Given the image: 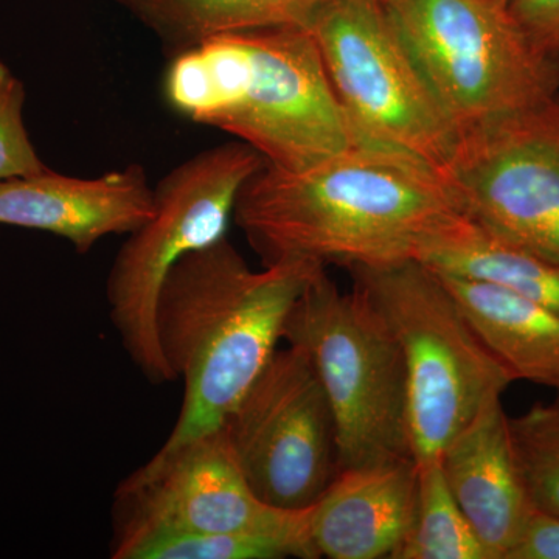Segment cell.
<instances>
[{"label": "cell", "instance_id": "cell-14", "mask_svg": "<svg viewBox=\"0 0 559 559\" xmlns=\"http://www.w3.org/2000/svg\"><path fill=\"white\" fill-rule=\"evenodd\" d=\"M418 491L415 460L342 469L311 507L319 557L392 559L406 538Z\"/></svg>", "mask_w": 559, "mask_h": 559}, {"label": "cell", "instance_id": "cell-18", "mask_svg": "<svg viewBox=\"0 0 559 559\" xmlns=\"http://www.w3.org/2000/svg\"><path fill=\"white\" fill-rule=\"evenodd\" d=\"M114 559L301 558L299 546L266 533L187 532L150 525L117 527Z\"/></svg>", "mask_w": 559, "mask_h": 559}, {"label": "cell", "instance_id": "cell-16", "mask_svg": "<svg viewBox=\"0 0 559 559\" xmlns=\"http://www.w3.org/2000/svg\"><path fill=\"white\" fill-rule=\"evenodd\" d=\"M418 261L440 274L499 286L559 312V267L465 213L426 242Z\"/></svg>", "mask_w": 559, "mask_h": 559}, {"label": "cell", "instance_id": "cell-23", "mask_svg": "<svg viewBox=\"0 0 559 559\" xmlns=\"http://www.w3.org/2000/svg\"><path fill=\"white\" fill-rule=\"evenodd\" d=\"M506 559H559V518L533 509Z\"/></svg>", "mask_w": 559, "mask_h": 559}, {"label": "cell", "instance_id": "cell-21", "mask_svg": "<svg viewBox=\"0 0 559 559\" xmlns=\"http://www.w3.org/2000/svg\"><path fill=\"white\" fill-rule=\"evenodd\" d=\"M22 81L0 61V182L46 171L24 123Z\"/></svg>", "mask_w": 559, "mask_h": 559}, {"label": "cell", "instance_id": "cell-17", "mask_svg": "<svg viewBox=\"0 0 559 559\" xmlns=\"http://www.w3.org/2000/svg\"><path fill=\"white\" fill-rule=\"evenodd\" d=\"M160 40L167 58L224 33L307 28L330 0H114Z\"/></svg>", "mask_w": 559, "mask_h": 559}, {"label": "cell", "instance_id": "cell-15", "mask_svg": "<svg viewBox=\"0 0 559 559\" xmlns=\"http://www.w3.org/2000/svg\"><path fill=\"white\" fill-rule=\"evenodd\" d=\"M437 274L514 380L558 388L559 312L499 286Z\"/></svg>", "mask_w": 559, "mask_h": 559}, {"label": "cell", "instance_id": "cell-3", "mask_svg": "<svg viewBox=\"0 0 559 559\" xmlns=\"http://www.w3.org/2000/svg\"><path fill=\"white\" fill-rule=\"evenodd\" d=\"M162 97L173 112L227 132L282 170H304L364 142L307 28L205 39L168 58Z\"/></svg>", "mask_w": 559, "mask_h": 559}, {"label": "cell", "instance_id": "cell-4", "mask_svg": "<svg viewBox=\"0 0 559 559\" xmlns=\"http://www.w3.org/2000/svg\"><path fill=\"white\" fill-rule=\"evenodd\" d=\"M349 274L403 352L415 463L437 462L481 406L516 380L480 340L443 278L421 261Z\"/></svg>", "mask_w": 559, "mask_h": 559}, {"label": "cell", "instance_id": "cell-19", "mask_svg": "<svg viewBox=\"0 0 559 559\" xmlns=\"http://www.w3.org/2000/svg\"><path fill=\"white\" fill-rule=\"evenodd\" d=\"M392 559H488L448 487L440 460L418 466L414 520Z\"/></svg>", "mask_w": 559, "mask_h": 559}, {"label": "cell", "instance_id": "cell-7", "mask_svg": "<svg viewBox=\"0 0 559 559\" xmlns=\"http://www.w3.org/2000/svg\"><path fill=\"white\" fill-rule=\"evenodd\" d=\"M457 134L559 97V60L499 0H381Z\"/></svg>", "mask_w": 559, "mask_h": 559}, {"label": "cell", "instance_id": "cell-12", "mask_svg": "<svg viewBox=\"0 0 559 559\" xmlns=\"http://www.w3.org/2000/svg\"><path fill=\"white\" fill-rule=\"evenodd\" d=\"M154 212L153 187L139 164L97 178L46 171L0 182V224L64 238L79 253L109 235H130Z\"/></svg>", "mask_w": 559, "mask_h": 559}, {"label": "cell", "instance_id": "cell-6", "mask_svg": "<svg viewBox=\"0 0 559 559\" xmlns=\"http://www.w3.org/2000/svg\"><path fill=\"white\" fill-rule=\"evenodd\" d=\"M264 165L240 140L176 165L153 187L151 218L117 252L106 280L109 319L132 364L153 384L175 381L156 334L165 278L183 257L226 238L238 193Z\"/></svg>", "mask_w": 559, "mask_h": 559}, {"label": "cell", "instance_id": "cell-22", "mask_svg": "<svg viewBox=\"0 0 559 559\" xmlns=\"http://www.w3.org/2000/svg\"><path fill=\"white\" fill-rule=\"evenodd\" d=\"M507 9L536 49L559 60V0H509Z\"/></svg>", "mask_w": 559, "mask_h": 559}, {"label": "cell", "instance_id": "cell-10", "mask_svg": "<svg viewBox=\"0 0 559 559\" xmlns=\"http://www.w3.org/2000/svg\"><path fill=\"white\" fill-rule=\"evenodd\" d=\"M221 428L249 487L274 509H311L340 474L333 411L300 349H275Z\"/></svg>", "mask_w": 559, "mask_h": 559}, {"label": "cell", "instance_id": "cell-8", "mask_svg": "<svg viewBox=\"0 0 559 559\" xmlns=\"http://www.w3.org/2000/svg\"><path fill=\"white\" fill-rule=\"evenodd\" d=\"M307 31L353 130L441 170L459 134L381 0H330Z\"/></svg>", "mask_w": 559, "mask_h": 559}, {"label": "cell", "instance_id": "cell-5", "mask_svg": "<svg viewBox=\"0 0 559 559\" xmlns=\"http://www.w3.org/2000/svg\"><path fill=\"white\" fill-rule=\"evenodd\" d=\"M282 340L300 349L333 411L340 471L414 460L403 352L362 290L320 270L290 308Z\"/></svg>", "mask_w": 559, "mask_h": 559}, {"label": "cell", "instance_id": "cell-25", "mask_svg": "<svg viewBox=\"0 0 559 559\" xmlns=\"http://www.w3.org/2000/svg\"><path fill=\"white\" fill-rule=\"evenodd\" d=\"M555 390H557V392H558V395H559V385H558V388H557V389H555Z\"/></svg>", "mask_w": 559, "mask_h": 559}, {"label": "cell", "instance_id": "cell-2", "mask_svg": "<svg viewBox=\"0 0 559 559\" xmlns=\"http://www.w3.org/2000/svg\"><path fill=\"white\" fill-rule=\"evenodd\" d=\"M326 267L288 261L253 271L226 238L175 264L156 305V334L183 381L178 423L159 452L219 429L282 340L290 308Z\"/></svg>", "mask_w": 559, "mask_h": 559}, {"label": "cell", "instance_id": "cell-9", "mask_svg": "<svg viewBox=\"0 0 559 559\" xmlns=\"http://www.w3.org/2000/svg\"><path fill=\"white\" fill-rule=\"evenodd\" d=\"M439 173L465 215L559 267V97L462 132Z\"/></svg>", "mask_w": 559, "mask_h": 559}, {"label": "cell", "instance_id": "cell-1", "mask_svg": "<svg viewBox=\"0 0 559 559\" xmlns=\"http://www.w3.org/2000/svg\"><path fill=\"white\" fill-rule=\"evenodd\" d=\"M439 170L373 142L299 171L264 165L242 186L235 221L263 266L380 267L418 260L462 215Z\"/></svg>", "mask_w": 559, "mask_h": 559}, {"label": "cell", "instance_id": "cell-11", "mask_svg": "<svg viewBox=\"0 0 559 559\" xmlns=\"http://www.w3.org/2000/svg\"><path fill=\"white\" fill-rule=\"evenodd\" d=\"M311 509L278 510L257 498L223 428L159 452L121 481L117 527L150 525L210 533H266L320 558L311 538Z\"/></svg>", "mask_w": 559, "mask_h": 559}, {"label": "cell", "instance_id": "cell-13", "mask_svg": "<svg viewBox=\"0 0 559 559\" xmlns=\"http://www.w3.org/2000/svg\"><path fill=\"white\" fill-rule=\"evenodd\" d=\"M440 466L488 559H506L533 506L514 457L502 395L481 406L443 451Z\"/></svg>", "mask_w": 559, "mask_h": 559}, {"label": "cell", "instance_id": "cell-20", "mask_svg": "<svg viewBox=\"0 0 559 559\" xmlns=\"http://www.w3.org/2000/svg\"><path fill=\"white\" fill-rule=\"evenodd\" d=\"M511 444L533 509L559 518V399L509 417Z\"/></svg>", "mask_w": 559, "mask_h": 559}, {"label": "cell", "instance_id": "cell-24", "mask_svg": "<svg viewBox=\"0 0 559 559\" xmlns=\"http://www.w3.org/2000/svg\"><path fill=\"white\" fill-rule=\"evenodd\" d=\"M500 3H503V5H507V2H509V0H499Z\"/></svg>", "mask_w": 559, "mask_h": 559}]
</instances>
